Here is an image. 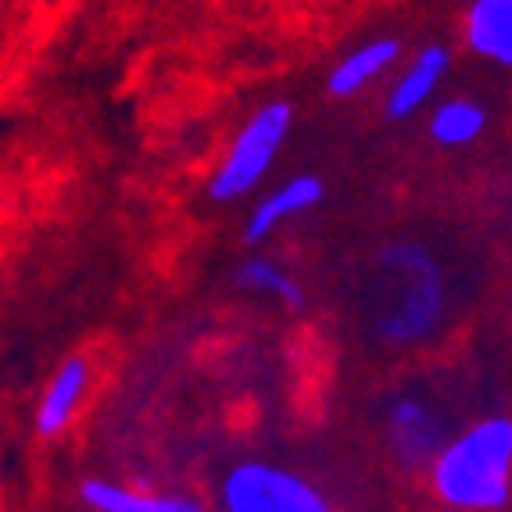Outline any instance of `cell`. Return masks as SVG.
<instances>
[{
  "label": "cell",
  "instance_id": "6da1fadb",
  "mask_svg": "<svg viewBox=\"0 0 512 512\" xmlns=\"http://www.w3.org/2000/svg\"><path fill=\"white\" fill-rule=\"evenodd\" d=\"M355 312L373 344L402 351L434 341L452 312V283L444 262L416 237L384 240L366 258Z\"/></svg>",
  "mask_w": 512,
  "mask_h": 512
},
{
  "label": "cell",
  "instance_id": "7a4b0ae2",
  "mask_svg": "<svg viewBox=\"0 0 512 512\" xmlns=\"http://www.w3.org/2000/svg\"><path fill=\"white\" fill-rule=\"evenodd\" d=\"M427 477L448 509L502 512L512 502V416L491 412L452 434Z\"/></svg>",
  "mask_w": 512,
  "mask_h": 512
},
{
  "label": "cell",
  "instance_id": "3957f363",
  "mask_svg": "<svg viewBox=\"0 0 512 512\" xmlns=\"http://www.w3.org/2000/svg\"><path fill=\"white\" fill-rule=\"evenodd\" d=\"M294 133V104L287 97H269L255 104L233 129L230 144L219 154L205 180V197L212 205H240L265 190L280 154Z\"/></svg>",
  "mask_w": 512,
  "mask_h": 512
},
{
  "label": "cell",
  "instance_id": "277c9868",
  "mask_svg": "<svg viewBox=\"0 0 512 512\" xmlns=\"http://www.w3.org/2000/svg\"><path fill=\"white\" fill-rule=\"evenodd\" d=\"M222 512H333L316 484L265 459L233 462L219 484Z\"/></svg>",
  "mask_w": 512,
  "mask_h": 512
},
{
  "label": "cell",
  "instance_id": "5b68a950",
  "mask_svg": "<svg viewBox=\"0 0 512 512\" xmlns=\"http://www.w3.org/2000/svg\"><path fill=\"white\" fill-rule=\"evenodd\" d=\"M452 69H455V54L441 40L419 43L416 51L405 54L398 72L384 86L387 122H412L419 115H427L441 101V86L448 83Z\"/></svg>",
  "mask_w": 512,
  "mask_h": 512
},
{
  "label": "cell",
  "instance_id": "8992f818",
  "mask_svg": "<svg viewBox=\"0 0 512 512\" xmlns=\"http://www.w3.org/2000/svg\"><path fill=\"white\" fill-rule=\"evenodd\" d=\"M326 201V183L316 172H294L287 180L265 187L244 212L240 244L248 251H262L276 233H283L291 222L312 215Z\"/></svg>",
  "mask_w": 512,
  "mask_h": 512
},
{
  "label": "cell",
  "instance_id": "52a82bcc",
  "mask_svg": "<svg viewBox=\"0 0 512 512\" xmlns=\"http://www.w3.org/2000/svg\"><path fill=\"white\" fill-rule=\"evenodd\" d=\"M448 427L437 405L423 394H394L384 409V441L405 470H430V462L448 444Z\"/></svg>",
  "mask_w": 512,
  "mask_h": 512
},
{
  "label": "cell",
  "instance_id": "ba28073f",
  "mask_svg": "<svg viewBox=\"0 0 512 512\" xmlns=\"http://www.w3.org/2000/svg\"><path fill=\"white\" fill-rule=\"evenodd\" d=\"M402 61H405V43L398 36L380 33V36H369V40H359L330 65V72L323 79L326 97H333V101H355L366 90L391 79Z\"/></svg>",
  "mask_w": 512,
  "mask_h": 512
},
{
  "label": "cell",
  "instance_id": "9c48e42d",
  "mask_svg": "<svg viewBox=\"0 0 512 512\" xmlns=\"http://www.w3.org/2000/svg\"><path fill=\"white\" fill-rule=\"evenodd\" d=\"M94 387V366L86 355H69L61 359L58 369L47 376V384L40 391V402L33 412V430L43 441H54L72 427V419L79 416V409L90 398Z\"/></svg>",
  "mask_w": 512,
  "mask_h": 512
},
{
  "label": "cell",
  "instance_id": "30bf717a",
  "mask_svg": "<svg viewBox=\"0 0 512 512\" xmlns=\"http://www.w3.org/2000/svg\"><path fill=\"white\" fill-rule=\"evenodd\" d=\"M230 283L233 291L269 301V305L283 308V312H301L308 305V291L305 283L298 280V273L280 258L265 255V251H248L240 258L230 269Z\"/></svg>",
  "mask_w": 512,
  "mask_h": 512
},
{
  "label": "cell",
  "instance_id": "8fae6325",
  "mask_svg": "<svg viewBox=\"0 0 512 512\" xmlns=\"http://www.w3.org/2000/svg\"><path fill=\"white\" fill-rule=\"evenodd\" d=\"M462 47L491 69H512V0H470L462 11Z\"/></svg>",
  "mask_w": 512,
  "mask_h": 512
},
{
  "label": "cell",
  "instance_id": "7c38bea8",
  "mask_svg": "<svg viewBox=\"0 0 512 512\" xmlns=\"http://www.w3.org/2000/svg\"><path fill=\"white\" fill-rule=\"evenodd\" d=\"M79 502L90 512H208L197 498L126 487L119 480H104V477H86L79 484Z\"/></svg>",
  "mask_w": 512,
  "mask_h": 512
},
{
  "label": "cell",
  "instance_id": "4fadbf2b",
  "mask_svg": "<svg viewBox=\"0 0 512 512\" xmlns=\"http://www.w3.org/2000/svg\"><path fill=\"white\" fill-rule=\"evenodd\" d=\"M487 122H491V115H487L484 101L466 94H452V97H441L427 111V137L441 151H462V147H473L484 137Z\"/></svg>",
  "mask_w": 512,
  "mask_h": 512
}]
</instances>
